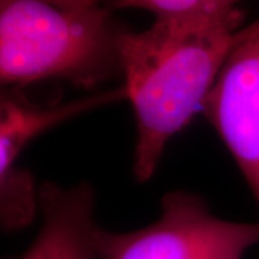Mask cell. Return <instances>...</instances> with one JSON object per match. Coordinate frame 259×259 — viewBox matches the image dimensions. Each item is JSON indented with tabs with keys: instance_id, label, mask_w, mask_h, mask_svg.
<instances>
[{
	"instance_id": "obj_3",
	"label": "cell",
	"mask_w": 259,
	"mask_h": 259,
	"mask_svg": "<svg viewBox=\"0 0 259 259\" xmlns=\"http://www.w3.org/2000/svg\"><path fill=\"white\" fill-rule=\"evenodd\" d=\"M259 245V222L225 221L214 216L202 196L183 190L164 194L161 216L131 232L98 226L101 259H242Z\"/></svg>"
},
{
	"instance_id": "obj_2",
	"label": "cell",
	"mask_w": 259,
	"mask_h": 259,
	"mask_svg": "<svg viewBox=\"0 0 259 259\" xmlns=\"http://www.w3.org/2000/svg\"><path fill=\"white\" fill-rule=\"evenodd\" d=\"M105 5L61 9L44 0H0V81L18 90L59 79L93 90L121 76L124 29Z\"/></svg>"
},
{
	"instance_id": "obj_4",
	"label": "cell",
	"mask_w": 259,
	"mask_h": 259,
	"mask_svg": "<svg viewBox=\"0 0 259 259\" xmlns=\"http://www.w3.org/2000/svg\"><path fill=\"white\" fill-rule=\"evenodd\" d=\"M259 210V18L243 26L203 104Z\"/></svg>"
},
{
	"instance_id": "obj_6",
	"label": "cell",
	"mask_w": 259,
	"mask_h": 259,
	"mask_svg": "<svg viewBox=\"0 0 259 259\" xmlns=\"http://www.w3.org/2000/svg\"><path fill=\"white\" fill-rule=\"evenodd\" d=\"M121 98H127L124 87L61 105L40 107L18 94L3 93L0 101V173L18 166L20 153L44 131Z\"/></svg>"
},
{
	"instance_id": "obj_7",
	"label": "cell",
	"mask_w": 259,
	"mask_h": 259,
	"mask_svg": "<svg viewBox=\"0 0 259 259\" xmlns=\"http://www.w3.org/2000/svg\"><path fill=\"white\" fill-rule=\"evenodd\" d=\"M239 0H107L105 6L115 9H144L154 16H173L210 8H231Z\"/></svg>"
},
{
	"instance_id": "obj_8",
	"label": "cell",
	"mask_w": 259,
	"mask_h": 259,
	"mask_svg": "<svg viewBox=\"0 0 259 259\" xmlns=\"http://www.w3.org/2000/svg\"><path fill=\"white\" fill-rule=\"evenodd\" d=\"M44 2L58 6L61 9L87 10L98 8V6H104L107 0H44Z\"/></svg>"
},
{
	"instance_id": "obj_1",
	"label": "cell",
	"mask_w": 259,
	"mask_h": 259,
	"mask_svg": "<svg viewBox=\"0 0 259 259\" xmlns=\"http://www.w3.org/2000/svg\"><path fill=\"white\" fill-rule=\"evenodd\" d=\"M236 6L157 16L141 32L122 30L121 76L137 124L133 171L144 183L168 141L203 104L243 26Z\"/></svg>"
},
{
	"instance_id": "obj_5",
	"label": "cell",
	"mask_w": 259,
	"mask_h": 259,
	"mask_svg": "<svg viewBox=\"0 0 259 259\" xmlns=\"http://www.w3.org/2000/svg\"><path fill=\"white\" fill-rule=\"evenodd\" d=\"M42 225L35 241L15 259H101L94 221V189L88 183L37 187Z\"/></svg>"
}]
</instances>
